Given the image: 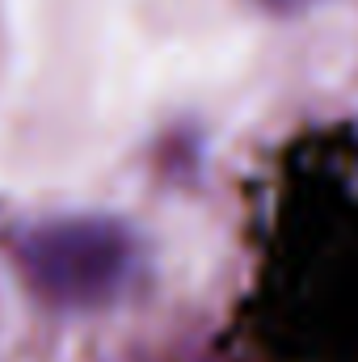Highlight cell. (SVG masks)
<instances>
[{
  "instance_id": "2",
  "label": "cell",
  "mask_w": 358,
  "mask_h": 362,
  "mask_svg": "<svg viewBox=\"0 0 358 362\" xmlns=\"http://www.w3.org/2000/svg\"><path fill=\"white\" fill-rule=\"evenodd\" d=\"M270 8H282V13H295V8H308V4H316V0H262Z\"/></svg>"
},
{
  "instance_id": "1",
  "label": "cell",
  "mask_w": 358,
  "mask_h": 362,
  "mask_svg": "<svg viewBox=\"0 0 358 362\" xmlns=\"http://www.w3.org/2000/svg\"><path fill=\"white\" fill-rule=\"evenodd\" d=\"M21 270L34 291L68 312H93L122 295L135 274V236L114 219H51L25 232Z\"/></svg>"
}]
</instances>
